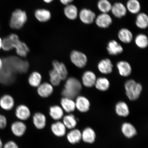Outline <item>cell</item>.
Segmentation results:
<instances>
[{"instance_id":"ab89813d","label":"cell","mask_w":148,"mask_h":148,"mask_svg":"<svg viewBox=\"0 0 148 148\" xmlns=\"http://www.w3.org/2000/svg\"><path fill=\"white\" fill-rule=\"evenodd\" d=\"M3 148H20L18 144L13 140H9L3 145Z\"/></svg>"},{"instance_id":"7c38bea8","label":"cell","mask_w":148,"mask_h":148,"mask_svg":"<svg viewBox=\"0 0 148 148\" xmlns=\"http://www.w3.org/2000/svg\"><path fill=\"white\" fill-rule=\"evenodd\" d=\"M66 129L62 121H56L51 126V132L57 137L62 138L65 136Z\"/></svg>"},{"instance_id":"ba28073f","label":"cell","mask_w":148,"mask_h":148,"mask_svg":"<svg viewBox=\"0 0 148 148\" xmlns=\"http://www.w3.org/2000/svg\"><path fill=\"white\" fill-rule=\"evenodd\" d=\"M15 114L18 120L25 121L28 120L31 115V112L26 105L24 104L18 105L16 107Z\"/></svg>"},{"instance_id":"9a60e30c","label":"cell","mask_w":148,"mask_h":148,"mask_svg":"<svg viewBox=\"0 0 148 148\" xmlns=\"http://www.w3.org/2000/svg\"><path fill=\"white\" fill-rule=\"evenodd\" d=\"M76 108L81 112H86L89 110L90 103L88 100L82 96H79L75 101Z\"/></svg>"},{"instance_id":"484cf974","label":"cell","mask_w":148,"mask_h":148,"mask_svg":"<svg viewBox=\"0 0 148 148\" xmlns=\"http://www.w3.org/2000/svg\"><path fill=\"white\" fill-rule=\"evenodd\" d=\"M118 36L120 41L123 43L128 44L132 41L133 34L128 29L123 28L120 29L118 32Z\"/></svg>"},{"instance_id":"836d02e7","label":"cell","mask_w":148,"mask_h":148,"mask_svg":"<svg viewBox=\"0 0 148 148\" xmlns=\"http://www.w3.org/2000/svg\"><path fill=\"white\" fill-rule=\"evenodd\" d=\"M112 6L108 0H99L97 2V8L102 13H108L110 12Z\"/></svg>"},{"instance_id":"d590c367","label":"cell","mask_w":148,"mask_h":148,"mask_svg":"<svg viewBox=\"0 0 148 148\" xmlns=\"http://www.w3.org/2000/svg\"><path fill=\"white\" fill-rule=\"evenodd\" d=\"M135 43L140 49H145L148 45V38L145 34L140 33L137 35L135 38Z\"/></svg>"},{"instance_id":"ffe728a7","label":"cell","mask_w":148,"mask_h":148,"mask_svg":"<svg viewBox=\"0 0 148 148\" xmlns=\"http://www.w3.org/2000/svg\"><path fill=\"white\" fill-rule=\"evenodd\" d=\"M68 141L71 144L79 143L82 140V134L79 130L74 129L71 130L66 136Z\"/></svg>"},{"instance_id":"8992f818","label":"cell","mask_w":148,"mask_h":148,"mask_svg":"<svg viewBox=\"0 0 148 148\" xmlns=\"http://www.w3.org/2000/svg\"><path fill=\"white\" fill-rule=\"evenodd\" d=\"M96 14L90 9L84 8L81 9L79 13L78 16L80 21L86 25L92 24L95 21Z\"/></svg>"},{"instance_id":"9c48e42d","label":"cell","mask_w":148,"mask_h":148,"mask_svg":"<svg viewBox=\"0 0 148 148\" xmlns=\"http://www.w3.org/2000/svg\"><path fill=\"white\" fill-rule=\"evenodd\" d=\"M27 126L23 121L18 120L13 122L11 125V130L12 134L17 137H21L25 134Z\"/></svg>"},{"instance_id":"e0dca14e","label":"cell","mask_w":148,"mask_h":148,"mask_svg":"<svg viewBox=\"0 0 148 148\" xmlns=\"http://www.w3.org/2000/svg\"><path fill=\"white\" fill-rule=\"evenodd\" d=\"M60 104L64 112L67 113H71L75 110V103L73 99L63 97L61 99Z\"/></svg>"},{"instance_id":"b9f144b4","label":"cell","mask_w":148,"mask_h":148,"mask_svg":"<svg viewBox=\"0 0 148 148\" xmlns=\"http://www.w3.org/2000/svg\"><path fill=\"white\" fill-rule=\"evenodd\" d=\"M3 59L0 57V71L2 69L3 66Z\"/></svg>"},{"instance_id":"d6a6232c","label":"cell","mask_w":148,"mask_h":148,"mask_svg":"<svg viewBox=\"0 0 148 148\" xmlns=\"http://www.w3.org/2000/svg\"><path fill=\"white\" fill-rule=\"evenodd\" d=\"M42 76L39 73L34 71L31 73L28 81L29 85L33 87L37 88L41 83Z\"/></svg>"},{"instance_id":"3957f363","label":"cell","mask_w":148,"mask_h":148,"mask_svg":"<svg viewBox=\"0 0 148 148\" xmlns=\"http://www.w3.org/2000/svg\"><path fill=\"white\" fill-rule=\"evenodd\" d=\"M126 94L131 101L136 100L139 97L142 90V85L133 79L126 82L125 84Z\"/></svg>"},{"instance_id":"7a4b0ae2","label":"cell","mask_w":148,"mask_h":148,"mask_svg":"<svg viewBox=\"0 0 148 148\" xmlns=\"http://www.w3.org/2000/svg\"><path fill=\"white\" fill-rule=\"evenodd\" d=\"M27 20V15L25 11L20 9H16L11 15L9 26L13 29H19L23 27Z\"/></svg>"},{"instance_id":"5bb4252c","label":"cell","mask_w":148,"mask_h":148,"mask_svg":"<svg viewBox=\"0 0 148 148\" xmlns=\"http://www.w3.org/2000/svg\"><path fill=\"white\" fill-rule=\"evenodd\" d=\"M15 105L14 98L8 94H4L0 98V107L5 111H10L14 108Z\"/></svg>"},{"instance_id":"d6986e66","label":"cell","mask_w":148,"mask_h":148,"mask_svg":"<svg viewBox=\"0 0 148 148\" xmlns=\"http://www.w3.org/2000/svg\"><path fill=\"white\" fill-rule=\"evenodd\" d=\"M49 114L52 119L55 121H60L64 116V112L62 107L57 105L50 107Z\"/></svg>"},{"instance_id":"cb8c5ba5","label":"cell","mask_w":148,"mask_h":148,"mask_svg":"<svg viewBox=\"0 0 148 148\" xmlns=\"http://www.w3.org/2000/svg\"><path fill=\"white\" fill-rule=\"evenodd\" d=\"M109 54L117 55L123 52V49L120 44L115 40H112L109 42L107 47Z\"/></svg>"},{"instance_id":"ac0fdd59","label":"cell","mask_w":148,"mask_h":148,"mask_svg":"<svg viewBox=\"0 0 148 148\" xmlns=\"http://www.w3.org/2000/svg\"><path fill=\"white\" fill-rule=\"evenodd\" d=\"M65 16L68 19L75 20L79 15L78 9L75 5L70 4L65 5L64 9Z\"/></svg>"},{"instance_id":"f6af8a7d","label":"cell","mask_w":148,"mask_h":148,"mask_svg":"<svg viewBox=\"0 0 148 148\" xmlns=\"http://www.w3.org/2000/svg\"><path fill=\"white\" fill-rule=\"evenodd\" d=\"M3 142L2 141L1 138H0V148H3Z\"/></svg>"},{"instance_id":"74e56055","label":"cell","mask_w":148,"mask_h":148,"mask_svg":"<svg viewBox=\"0 0 148 148\" xmlns=\"http://www.w3.org/2000/svg\"><path fill=\"white\" fill-rule=\"evenodd\" d=\"M13 49V42L8 36L3 39L2 49L5 51H9Z\"/></svg>"},{"instance_id":"44dd1931","label":"cell","mask_w":148,"mask_h":148,"mask_svg":"<svg viewBox=\"0 0 148 148\" xmlns=\"http://www.w3.org/2000/svg\"><path fill=\"white\" fill-rule=\"evenodd\" d=\"M34 16L36 19L40 23H46L49 21L51 14L49 10L45 9H38L35 11Z\"/></svg>"},{"instance_id":"7bdbcfd3","label":"cell","mask_w":148,"mask_h":148,"mask_svg":"<svg viewBox=\"0 0 148 148\" xmlns=\"http://www.w3.org/2000/svg\"><path fill=\"white\" fill-rule=\"evenodd\" d=\"M42 1L46 3H49L52 2L54 0H42Z\"/></svg>"},{"instance_id":"f1b7e54d","label":"cell","mask_w":148,"mask_h":148,"mask_svg":"<svg viewBox=\"0 0 148 148\" xmlns=\"http://www.w3.org/2000/svg\"><path fill=\"white\" fill-rule=\"evenodd\" d=\"M127 10L132 14H138L141 10V5L138 0H128L125 5Z\"/></svg>"},{"instance_id":"4fadbf2b","label":"cell","mask_w":148,"mask_h":148,"mask_svg":"<svg viewBox=\"0 0 148 148\" xmlns=\"http://www.w3.org/2000/svg\"><path fill=\"white\" fill-rule=\"evenodd\" d=\"M37 92L38 95L42 98H47L53 94V86L51 83L44 82L41 83L37 87Z\"/></svg>"},{"instance_id":"603a6c76","label":"cell","mask_w":148,"mask_h":148,"mask_svg":"<svg viewBox=\"0 0 148 148\" xmlns=\"http://www.w3.org/2000/svg\"><path fill=\"white\" fill-rule=\"evenodd\" d=\"M96 80L97 77L95 74L92 71H87L83 74V84L86 87L91 88L95 86Z\"/></svg>"},{"instance_id":"d4e9b609","label":"cell","mask_w":148,"mask_h":148,"mask_svg":"<svg viewBox=\"0 0 148 148\" xmlns=\"http://www.w3.org/2000/svg\"><path fill=\"white\" fill-rule=\"evenodd\" d=\"M121 130L124 136L127 138H132L137 134L136 128L129 123H123L121 126Z\"/></svg>"},{"instance_id":"277c9868","label":"cell","mask_w":148,"mask_h":148,"mask_svg":"<svg viewBox=\"0 0 148 148\" xmlns=\"http://www.w3.org/2000/svg\"><path fill=\"white\" fill-rule=\"evenodd\" d=\"M8 36L12 40L14 49H15L17 54L23 58L26 57L29 51V49L27 44L20 40L16 34L12 33Z\"/></svg>"},{"instance_id":"f35d334b","label":"cell","mask_w":148,"mask_h":148,"mask_svg":"<svg viewBox=\"0 0 148 148\" xmlns=\"http://www.w3.org/2000/svg\"><path fill=\"white\" fill-rule=\"evenodd\" d=\"M7 125V120L5 116L0 114V129H4L6 128Z\"/></svg>"},{"instance_id":"5b68a950","label":"cell","mask_w":148,"mask_h":148,"mask_svg":"<svg viewBox=\"0 0 148 148\" xmlns=\"http://www.w3.org/2000/svg\"><path fill=\"white\" fill-rule=\"evenodd\" d=\"M71 62L77 67L82 68L86 66L87 58L84 53L77 51L74 50L70 55Z\"/></svg>"},{"instance_id":"83f0119b","label":"cell","mask_w":148,"mask_h":148,"mask_svg":"<svg viewBox=\"0 0 148 148\" xmlns=\"http://www.w3.org/2000/svg\"><path fill=\"white\" fill-rule=\"evenodd\" d=\"M113 67L111 60L109 59L101 60L98 65V69L101 73L104 74L110 73L112 72Z\"/></svg>"},{"instance_id":"30bf717a","label":"cell","mask_w":148,"mask_h":148,"mask_svg":"<svg viewBox=\"0 0 148 148\" xmlns=\"http://www.w3.org/2000/svg\"><path fill=\"white\" fill-rule=\"evenodd\" d=\"M32 122L36 128L41 130L45 128L47 124V118L44 114L40 112H36L33 115Z\"/></svg>"},{"instance_id":"f546056e","label":"cell","mask_w":148,"mask_h":148,"mask_svg":"<svg viewBox=\"0 0 148 148\" xmlns=\"http://www.w3.org/2000/svg\"><path fill=\"white\" fill-rule=\"evenodd\" d=\"M62 119V122L66 129H73L77 125V120L73 114L70 113L64 116Z\"/></svg>"},{"instance_id":"8d00e7d4","label":"cell","mask_w":148,"mask_h":148,"mask_svg":"<svg viewBox=\"0 0 148 148\" xmlns=\"http://www.w3.org/2000/svg\"><path fill=\"white\" fill-rule=\"evenodd\" d=\"M50 81L53 86H58L62 81V77L56 71L53 69L49 72Z\"/></svg>"},{"instance_id":"52a82bcc","label":"cell","mask_w":148,"mask_h":148,"mask_svg":"<svg viewBox=\"0 0 148 148\" xmlns=\"http://www.w3.org/2000/svg\"><path fill=\"white\" fill-rule=\"evenodd\" d=\"M95 22L98 27L101 29H107L112 25V17L108 13H101L96 16Z\"/></svg>"},{"instance_id":"6da1fadb","label":"cell","mask_w":148,"mask_h":148,"mask_svg":"<svg viewBox=\"0 0 148 148\" xmlns=\"http://www.w3.org/2000/svg\"><path fill=\"white\" fill-rule=\"evenodd\" d=\"M64 85V88L62 92L63 97L73 99L79 95L82 89L80 81L75 77L67 78Z\"/></svg>"},{"instance_id":"ee69618b","label":"cell","mask_w":148,"mask_h":148,"mask_svg":"<svg viewBox=\"0 0 148 148\" xmlns=\"http://www.w3.org/2000/svg\"><path fill=\"white\" fill-rule=\"evenodd\" d=\"M2 43L3 39H2L1 37H0V50L2 49Z\"/></svg>"},{"instance_id":"2e32d148","label":"cell","mask_w":148,"mask_h":148,"mask_svg":"<svg viewBox=\"0 0 148 148\" xmlns=\"http://www.w3.org/2000/svg\"><path fill=\"white\" fill-rule=\"evenodd\" d=\"M53 69L56 71L62 77V81L67 78L68 71L65 65L63 63L55 60L52 62Z\"/></svg>"},{"instance_id":"1f68e13d","label":"cell","mask_w":148,"mask_h":148,"mask_svg":"<svg viewBox=\"0 0 148 148\" xmlns=\"http://www.w3.org/2000/svg\"><path fill=\"white\" fill-rule=\"evenodd\" d=\"M115 111L116 114L121 117H127L130 113L128 106L123 101H120L116 103Z\"/></svg>"},{"instance_id":"4dcf8cb0","label":"cell","mask_w":148,"mask_h":148,"mask_svg":"<svg viewBox=\"0 0 148 148\" xmlns=\"http://www.w3.org/2000/svg\"><path fill=\"white\" fill-rule=\"evenodd\" d=\"M116 66L120 75L122 76L127 77L130 75L132 68L129 63L125 61H120L118 63Z\"/></svg>"},{"instance_id":"8fae6325","label":"cell","mask_w":148,"mask_h":148,"mask_svg":"<svg viewBox=\"0 0 148 148\" xmlns=\"http://www.w3.org/2000/svg\"><path fill=\"white\" fill-rule=\"evenodd\" d=\"M127 10L125 5L123 3L117 2L112 5L110 12L116 18H121L127 14Z\"/></svg>"},{"instance_id":"60d3db41","label":"cell","mask_w":148,"mask_h":148,"mask_svg":"<svg viewBox=\"0 0 148 148\" xmlns=\"http://www.w3.org/2000/svg\"><path fill=\"white\" fill-rule=\"evenodd\" d=\"M75 0H60V3L65 5L71 4Z\"/></svg>"},{"instance_id":"7402d4cb","label":"cell","mask_w":148,"mask_h":148,"mask_svg":"<svg viewBox=\"0 0 148 148\" xmlns=\"http://www.w3.org/2000/svg\"><path fill=\"white\" fill-rule=\"evenodd\" d=\"M81 134L82 140L85 143L92 144L95 142L96 138V133L91 127H86L81 132Z\"/></svg>"},{"instance_id":"e575fe53","label":"cell","mask_w":148,"mask_h":148,"mask_svg":"<svg viewBox=\"0 0 148 148\" xmlns=\"http://www.w3.org/2000/svg\"><path fill=\"white\" fill-rule=\"evenodd\" d=\"M95 86L98 90L101 91H106L110 86V82L105 77H99L97 79Z\"/></svg>"},{"instance_id":"4316f807","label":"cell","mask_w":148,"mask_h":148,"mask_svg":"<svg viewBox=\"0 0 148 148\" xmlns=\"http://www.w3.org/2000/svg\"><path fill=\"white\" fill-rule=\"evenodd\" d=\"M135 24L138 28L144 29L148 27V16L144 12H140L137 14L136 18Z\"/></svg>"}]
</instances>
